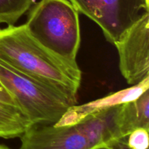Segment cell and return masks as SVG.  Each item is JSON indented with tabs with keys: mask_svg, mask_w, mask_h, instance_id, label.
Returning a JSON list of instances; mask_svg holds the SVG:
<instances>
[{
	"mask_svg": "<svg viewBox=\"0 0 149 149\" xmlns=\"http://www.w3.org/2000/svg\"><path fill=\"white\" fill-rule=\"evenodd\" d=\"M94 149H130V148L127 144V138H125L116 141L111 145L105 146Z\"/></svg>",
	"mask_w": 149,
	"mask_h": 149,
	"instance_id": "7c38bea8",
	"label": "cell"
},
{
	"mask_svg": "<svg viewBox=\"0 0 149 149\" xmlns=\"http://www.w3.org/2000/svg\"><path fill=\"white\" fill-rule=\"evenodd\" d=\"M119 126L125 138L138 128L149 130V91L138 98L124 103L119 111Z\"/></svg>",
	"mask_w": 149,
	"mask_h": 149,
	"instance_id": "ba28073f",
	"label": "cell"
},
{
	"mask_svg": "<svg viewBox=\"0 0 149 149\" xmlns=\"http://www.w3.org/2000/svg\"><path fill=\"white\" fill-rule=\"evenodd\" d=\"M0 82L33 125H55L77 100L0 63Z\"/></svg>",
	"mask_w": 149,
	"mask_h": 149,
	"instance_id": "277c9868",
	"label": "cell"
},
{
	"mask_svg": "<svg viewBox=\"0 0 149 149\" xmlns=\"http://www.w3.org/2000/svg\"><path fill=\"white\" fill-rule=\"evenodd\" d=\"M148 130L138 128L127 137V144L130 149H148Z\"/></svg>",
	"mask_w": 149,
	"mask_h": 149,
	"instance_id": "8fae6325",
	"label": "cell"
},
{
	"mask_svg": "<svg viewBox=\"0 0 149 149\" xmlns=\"http://www.w3.org/2000/svg\"><path fill=\"white\" fill-rule=\"evenodd\" d=\"M33 125L16 104L0 100V138H20Z\"/></svg>",
	"mask_w": 149,
	"mask_h": 149,
	"instance_id": "9c48e42d",
	"label": "cell"
},
{
	"mask_svg": "<svg viewBox=\"0 0 149 149\" xmlns=\"http://www.w3.org/2000/svg\"><path fill=\"white\" fill-rule=\"evenodd\" d=\"M0 100H2L4 101L8 102V103H15L14 99L12 97L11 95L10 94L8 91L5 89V87L3 86V84L0 82Z\"/></svg>",
	"mask_w": 149,
	"mask_h": 149,
	"instance_id": "4fadbf2b",
	"label": "cell"
},
{
	"mask_svg": "<svg viewBox=\"0 0 149 149\" xmlns=\"http://www.w3.org/2000/svg\"><path fill=\"white\" fill-rule=\"evenodd\" d=\"M79 13L84 15L101 29L112 44L146 12L149 0H68Z\"/></svg>",
	"mask_w": 149,
	"mask_h": 149,
	"instance_id": "5b68a950",
	"label": "cell"
},
{
	"mask_svg": "<svg viewBox=\"0 0 149 149\" xmlns=\"http://www.w3.org/2000/svg\"><path fill=\"white\" fill-rule=\"evenodd\" d=\"M0 149H10V148H8L7 146L4 145H0Z\"/></svg>",
	"mask_w": 149,
	"mask_h": 149,
	"instance_id": "5bb4252c",
	"label": "cell"
},
{
	"mask_svg": "<svg viewBox=\"0 0 149 149\" xmlns=\"http://www.w3.org/2000/svg\"><path fill=\"white\" fill-rule=\"evenodd\" d=\"M34 0H0V24L15 25L31 7Z\"/></svg>",
	"mask_w": 149,
	"mask_h": 149,
	"instance_id": "30bf717a",
	"label": "cell"
},
{
	"mask_svg": "<svg viewBox=\"0 0 149 149\" xmlns=\"http://www.w3.org/2000/svg\"><path fill=\"white\" fill-rule=\"evenodd\" d=\"M149 89V77L135 85L112 93L97 100L82 105H74L55 124V126H67L77 124L90 115L136 100Z\"/></svg>",
	"mask_w": 149,
	"mask_h": 149,
	"instance_id": "52a82bcc",
	"label": "cell"
},
{
	"mask_svg": "<svg viewBox=\"0 0 149 149\" xmlns=\"http://www.w3.org/2000/svg\"><path fill=\"white\" fill-rule=\"evenodd\" d=\"M0 63L77 100L81 81L77 63L63 59L44 47L25 24L0 29Z\"/></svg>",
	"mask_w": 149,
	"mask_h": 149,
	"instance_id": "6da1fadb",
	"label": "cell"
},
{
	"mask_svg": "<svg viewBox=\"0 0 149 149\" xmlns=\"http://www.w3.org/2000/svg\"><path fill=\"white\" fill-rule=\"evenodd\" d=\"M122 105L90 115L74 125H32L20 137L19 149H94L111 145L125 138L119 127Z\"/></svg>",
	"mask_w": 149,
	"mask_h": 149,
	"instance_id": "7a4b0ae2",
	"label": "cell"
},
{
	"mask_svg": "<svg viewBox=\"0 0 149 149\" xmlns=\"http://www.w3.org/2000/svg\"><path fill=\"white\" fill-rule=\"evenodd\" d=\"M119 69L128 84L149 77V12L144 13L115 42Z\"/></svg>",
	"mask_w": 149,
	"mask_h": 149,
	"instance_id": "8992f818",
	"label": "cell"
},
{
	"mask_svg": "<svg viewBox=\"0 0 149 149\" xmlns=\"http://www.w3.org/2000/svg\"><path fill=\"white\" fill-rule=\"evenodd\" d=\"M25 25L52 52L77 62L81 43L79 12L68 0H40L31 7Z\"/></svg>",
	"mask_w": 149,
	"mask_h": 149,
	"instance_id": "3957f363",
	"label": "cell"
}]
</instances>
